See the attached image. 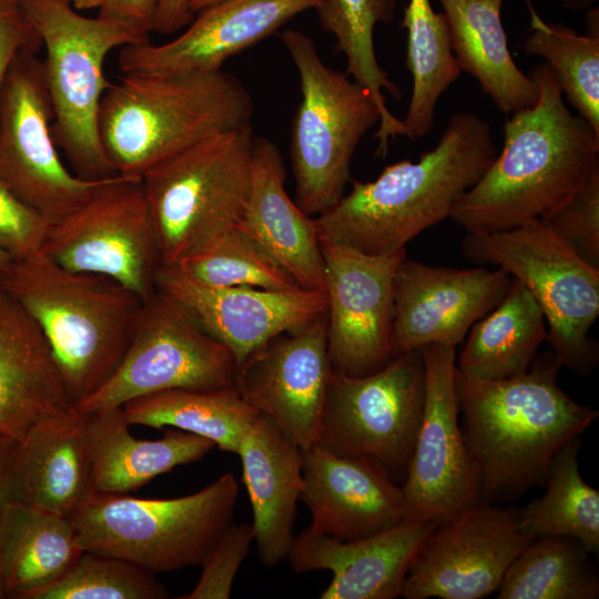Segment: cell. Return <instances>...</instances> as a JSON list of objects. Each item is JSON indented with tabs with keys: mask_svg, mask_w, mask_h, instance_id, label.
Segmentation results:
<instances>
[{
	"mask_svg": "<svg viewBox=\"0 0 599 599\" xmlns=\"http://www.w3.org/2000/svg\"><path fill=\"white\" fill-rule=\"evenodd\" d=\"M531 30L522 44L527 55L542 58L554 71L562 94L599 132V10L587 11L586 32L545 22L527 1Z\"/></svg>",
	"mask_w": 599,
	"mask_h": 599,
	"instance_id": "cell-37",
	"label": "cell"
},
{
	"mask_svg": "<svg viewBox=\"0 0 599 599\" xmlns=\"http://www.w3.org/2000/svg\"><path fill=\"white\" fill-rule=\"evenodd\" d=\"M88 419L72 407L34 424L17 441L11 500L74 516L93 494Z\"/></svg>",
	"mask_w": 599,
	"mask_h": 599,
	"instance_id": "cell-25",
	"label": "cell"
},
{
	"mask_svg": "<svg viewBox=\"0 0 599 599\" xmlns=\"http://www.w3.org/2000/svg\"><path fill=\"white\" fill-rule=\"evenodd\" d=\"M236 361L183 304L156 292L143 305L129 347L110 378L73 406L93 414L167 389L234 386Z\"/></svg>",
	"mask_w": 599,
	"mask_h": 599,
	"instance_id": "cell-12",
	"label": "cell"
},
{
	"mask_svg": "<svg viewBox=\"0 0 599 599\" xmlns=\"http://www.w3.org/2000/svg\"><path fill=\"white\" fill-rule=\"evenodd\" d=\"M75 10L100 9L106 0H60Z\"/></svg>",
	"mask_w": 599,
	"mask_h": 599,
	"instance_id": "cell-48",
	"label": "cell"
},
{
	"mask_svg": "<svg viewBox=\"0 0 599 599\" xmlns=\"http://www.w3.org/2000/svg\"><path fill=\"white\" fill-rule=\"evenodd\" d=\"M156 290L183 304L234 355L238 366L251 353L284 332L324 316L325 291H267L207 284L176 265H160Z\"/></svg>",
	"mask_w": 599,
	"mask_h": 599,
	"instance_id": "cell-20",
	"label": "cell"
},
{
	"mask_svg": "<svg viewBox=\"0 0 599 599\" xmlns=\"http://www.w3.org/2000/svg\"><path fill=\"white\" fill-rule=\"evenodd\" d=\"M561 7L573 12L588 11L598 0H556Z\"/></svg>",
	"mask_w": 599,
	"mask_h": 599,
	"instance_id": "cell-47",
	"label": "cell"
},
{
	"mask_svg": "<svg viewBox=\"0 0 599 599\" xmlns=\"http://www.w3.org/2000/svg\"><path fill=\"white\" fill-rule=\"evenodd\" d=\"M0 285L41 327L73 406L116 369L143 305L120 283L68 270L42 252L12 260Z\"/></svg>",
	"mask_w": 599,
	"mask_h": 599,
	"instance_id": "cell-5",
	"label": "cell"
},
{
	"mask_svg": "<svg viewBox=\"0 0 599 599\" xmlns=\"http://www.w3.org/2000/svg\"><path fill=\"white\" fill-rule=\"evenodd\" d=\"M538 100L508 115L504 144L449 219L467 233H491L542 220L569 200L599 165V132L572 114L554 71L528 73Z\"/></svg>",
	"mask_w": 599,
	"mask_h": 599,
	"instance_id": "cell-1",
	"label": "cell"
},
{
	"mask_svg": "<svg viewBox=\"0 0 599 599\" xmlns=\"http://www.w3.org/2000/svg\"><path fill=\"white\" fill-rule=\"evenodd\" d=\"M281 39L302 92L290 141L295 202L309 216L319 215L344 195L354 153L379 122V111L367 89L323 62L306 34L285 30Z\"/></svg>",
	"mask_w": 599,
	"mask_h": 599,
	"instance_id": "cell-9",
	"label": "cell"
},
{
	"mask_svg": "<svg viewBox=\"0 0 599 599\" xmlns=\"http://www.w3.org/2000/svg\"><path fill=\"white\" fill-rule=\"evenodd\" d=\"M589 555L575 538H535L507 569L497 598L596 599L599 578Z\"/></svg>",
	"mask_w": 599,
	"mask_h": 599,
	"instance_id": "cell-36",
	"label": "cell"
},
{
	"mask_svg": "<svg viewBox=\"0 0 599 599\" xmlns=\"http://www.w3.org/2000/svg\"><path fill=\"white\" fill-rule=\"evenodd\" d=\"M93 493L128 494L154 477L202 459L215 444L202 436L167 428L156 440L130 433L122 407L88 414Z\"/></svg>",
	"mask_w": 599,
	"mask_h": 599,
	"instance_id": "cell-28",
	"label": "cell"
},
{
	"mask_svg": "<svg viewBox=\"0 0 599 599\" xmlns=\"http://www.w3.org/2000/svg\"><path fill=\"white\" fill-rule=\"evenodd\" d=\"M332 366L326 314L276 335L237 367L234 387L300 450L317 444Z\"/></svg>",
	"mask_w": 599,
	"mask_h": 599,
	"instance_id": "cell-18",
	"label": "cell"
},
{
	"mask_svg": "<svg viewBox=\"0 0 599 599\" xmlns=\"http://www.w3.org/2000/svg\"><path fill=\"white\" fill-rule=\"evenodd\" d=\"M424 395L420 348L394 356L384 367L364 376L332 369L317 444L335 455L373 459L395 481L405 480Z\"/></svg>",
	"mask_w": 599,
	"mask_h": 599,
	"instance_id": "cell-11",
	"label": "cell"
},
{
	"mask_svg": "<svg viewBox=\"0 0 599 599\" xmlns=\"http://www.w3.org/2000/svg\"><path fill=\"white\" fill-rule=\"evenodd\" d=\"M252 511L260 560L275 567L294 539L296 505L303 488L301 450L267 416L260 414L237 450Z\"/></svg>",
	"mask_w": 599,
	"mask_h": 599,
	"instance_id": "cell-27",
	"label": "cell"
},
{
	"mask_svg": "<svg viewBox=\"0 0 599 599\" xmlns=\"http://www.w3.org/2000/svg\"><path fill=\"white\" fill-rule=\"evenodd\" d=\"M82 551L72 518L10 500L0 519L2 599H39Z\"/></svg>",
	"mask_w": 599,
	"mask_h": 599,
	"instance_id": "cell-30",
	"label": "cell"
},
{
	"mask_svg": "<svg viewBox=\"0 0 599 599\" xmlns=\"http://www.w3.org/2000/svg\"><path fill=\"white\" fill-rule=\"evenodd\" d=\"M176 266L200 281L217 286H248L281 292L302 288L258 242L236 225Z\"/></svg>",
	"mask_w": 599,
	"mask_h": 599,
	"instance_id": "cell-38",
	"label": "cell"
},
{
	"mask_svg": "<svg viewBox=\"0 0 599 599\" xmlns=\"http://www.w3.org/2000/svg\"><path fill=\"white\" fill-rule=\"evenodd\" d=\"M496 155L490 123L455 113L437 145L417 162H396L373 181H352V190L315 217L318 236L370 255L406 248L450 216Z\"/></svg>",
	"mask_w": 599,
	"mask_h": 599,
	"instance_id": "cell-3",
	"label": "cell"
},
{
	"mask_svg": "<svg viewBox=\"0 0 599 599\" xmlns=\"http://www.w3.org/2000/svg\"><path fill=\"white\" fill-rule=\"evenodd\" d=\"M436 524L404 520L382 532L352 541L317 534L309 527L294 536L287 558L296 572L329 570L321 599H394Z\"/></svg>",
	"mask_w": 599,
	"mask_h": 599,
	"instance_id": "cell-23",
	"label": "cell"
},
{
	"mask_svg": "<svg viewBox=\"0 0 599 599\" xmlns=\"http://www.w3.org/2000/svg\"><path fill=\"white\" fill-rule=\"evenodd\" d=\"M122 408L130 426H171L207 438L232 454H237L244 434L260 415L234 386L167 389L132 399Z\"/></svg>",
	"mask_w": 599,
	"mask_h": 599,
	"instance_id": "cell-33",
	"label": "cell"
},
{
	"mask_svg": "<svg viewBox=\"0 0 599 599\" xmlns=\"http://www.w3.org/2000/svg\"><path fill=\"white\" fill-rule=\"evenodd\" d=\"M463 252L476 263L496 265L521 283L540 306L554 354L581 375L598 364L589 331L599 316V268L585 262L542 221L491 233H467Z\"/></svg>",
	"mask_w": 599,
	"mask_h": 599,
	"instance_id": "cell-10",
	"label": "cell"
},
{
	"mask_svg": "<svg viewBox=\"0 0 599 599\" xmlns=\"http://www.w3.org/2000/svg\"><path fill=\"white\" fill-rule=\"evenodd\" d=\"M254 540L252 524H231L202 562V573L193 590L177 599H229L237 570Z\"/></svg>",
	"mask_w": 599,
	"mask_h": 599,
	"instance_id": "cell-41",
	"label": "cell"
},
{
	"mask_svg": "<svg viewBox=\"0 0 599 599\" xmlns=\"http://www.w3.org/2000/svg\"><path fill=\"white\" fill-rule=\"evenodd\" d=\"M453 53L498 110L510 115L531 108L538 87L515 63L500 11L504 0H438Z\"/></svg>",
	"mask_w": 599,
	"mask_h": 599,
	"instance_id": "cell-29",
	"label": "cell"
},
{
	"mask_svg": "<svg viewBox=\"0 0 599 599\" xmlns=\"http://www.w3.org/2000/svg\"><path fill=\"white\" fill-rule=\"evenodd\" d=\"M300 499L309 528L343 541L362 539L404 521L403 489L379 463L335 455L321 445L301 450Z\"/></svg>",
	"mask_w": 599,
	"mask_h": 599,
	"instance_id": "cell-22",
	"label": "cell"
},
{
	"mask_svg": "<svg viewBox=\"0 0 599 599\" xmlns=\"http://www.w3.org/2000/svg\"><path fill=\"white\" fill-rule=\"evenodd\" d=\"M155 573L131 561L82 551L73 566L39 599H164Z\"/></svg>",
	"mask_w": 599,
	"mask_h": 599,
	"instance_id": "cell-39",
	"label": "cell"
},
{
	"mask_svg": "<svg viewBox=\"0 0 599 599\" xmlns=\"http://www.w3.org/2000/svg\"><path fill=\"white\" fill-rule=\"evenodd\" d=\"M18 3L44 48L42 69L57 146L82 179L116 175L99 132L102 98L111 85L104 62L114 49L146 41L116 23L84 17L60 0Z\"/></svg>",
	"mask_w": 599,
	"mask_h": 599,
	"instance_id": "cell-6",
	"label": "cell"
},
{
	"mask_svg": "<svg viewBox=\"0 0 599 599\" xmlns=\"http://www.w3.org/2000/svg\"><path fill=\"white\" fill-rule=\"evenodd\" d=\"M396 0H322L315 9L326 32L336 40V49L347 59L346 74L367 89L378 111V141L376 156L385 158L390 140L406 135L403 120L386 105L384 91L400 100V88L379 65L374 48V29L378 22L388 23L394 18Z\"/></svg>",
	"mask_w": 599,
	"mask_h": 599,
	"instance_id": "cell-32",
	"label": "cell"
},
{
	"mask_svg": "<svg viewBox=\"0 0 599 599\" xmlns=\"http://www.w3.org/2000/svg\"><path fill=\"white\" fill-rule=\"evenodd\" d=\"M253 139L251 126L214 134L141 176L161 265H177L237 223L252 189Z\"/></svg>",
	"mask_w": 599,
	"mask_h": 599,
	"instance_id": "cell-8",
	"label": "cell"
},
{
	"mask_svg": "<svg viewBox=\"0 0 599 599\" xmlns=\"http://www.w3.org/2000/svg\"><path fill=\"white\" fill-rule=\"evenodd\" d=\"M560 367L554 353L499 380L471 378L456 367L459 423L481 500L514 499L545 485L557 453L598 418L597 409L560 388Z\"/></svg>",
	"mask_w": 599,
	"mask_h": 599,
	"instance_id": "cell-2",
	"label": "cell"
},
{
	"mask_svg": "<svg viewBox=\"0 0 599 599\" xmlns=\"http://www.w3.org/2000/svg\"><path fill=\"white\" fill-rule=\"evenodd\" d=\"M425 369L422 418L404 486V520L441 525L481 501L479 480L459 423L456 348L420 347Z\"/></svg>",
	"mask_w": 599,
	"mask_h": 599,
	"instance_id": "cell-15",
	"label": "cell"
},
{
	"mask_svg": "<svg viewBox=\"0 0 599 599\" xmlns=\"http://www.w3.org/2000/svg\"><path fill=\"white\" fill-rule=\"evenodd\" d=\"M159 4L160 0H106L98 17L124 27L143 41H150Z\"/></svg>",
	"mask_w": 599,
	"mask_h": 599,
	"instance_id": "cell-44",
	"label": "cell"
},
{
	"mask_svg": "<svg viewBox=\"0 0 599 599\" xmlns=\"http://www.w3.org/2000/svg\"><path fill=\"white\" fill-rule=\"evenodd\" d=\"M535 538L518 524L517 510L481 500L438 525L412 565L406 599H480L497 591L517 556Z\"/></svg>",
	"mask_w": 599,
	"mask_h": 599,
	"instance_id": "cell-17",
	"label": "cell"
},
{
	"mask_svg": "<svg viewBox=\"0 0 599 599\" xmlns=\"http://www.w3.org/2000/svg\"><path fill=\"white\" fill-rule=\"evenodd\" d=\"M238 483L225 473L203 489L169 499L93 493L72 517L83 551L154 573L202 565L233 522Z\"/></svg>",
	"mask_w": 599,
	"mask_h": 599,
	"instance_id": "cell-7",
	"label": "cell"
},
{
	"mask_svg": "<svg viewBox=\"0 0 599 599\" xmlns=\"http://www.w3.org/2000/svg\"><path fill=\"white\" fill-rule=\"evenodd\" d=\"M400 28L407 32L406 68L413 78L403 120L405 136L418 140L433 130L437 102L461 70L451 50L445 16L435 12L429 0H409Z\"/></svg>",
	"mask_w": 599,
	"mask_h": 599,
	"instance_id": "cell-34",
	"label": "cell"
},
{
	"mask_svg": "<svg viewBox=\"0 0 599 599\" xmlns=\"http://www.w3.org/2000/svg\"><path fill=\"white\" fill-rule=\"evenodd\" d=\"M254 103L225 71L122 73L105 91L99 132L116 174L141 177L217 133L251 126Z\"/></svg>",
	"mask_w": 599,
	"mask_h": 599,
	"instance_id": "cell-4",
	"label": "cell"
},
{
	"mask_svg": "<svg viewBox=\"0 0 599 599\" xmlns=\"http://www.w3.org/2000/svg\"><path fill=\"white\" fill-rule=\"evenodd\" d=\"M41 252L59 265L106 276L143 301L156 292L160 246L141 177L113 175L51 224Z\"/></svg>",
	"mask_w": 599,
	"mask_h": 599,
	"instance_id": "cell-13",
	"label": "cell"
},
{
	"mask_svg": "<svg viewBox=\"0 0 599 599\" xmlns=\"http://www.w3.org/2000/svg\"><path fill=\"white\" fill-rule=\"evenodd\" d=\"M327 297V351L334 372L357 377L394 356L392 323L395 273L406 248L370 255L318 236Z\"/></svg>",
	"mask_w": 599,
	"mask_h": 599,
	"instance_id": "cell-16",
	"label": "cell"
},
{
	"mask_svg": "<svg viewBox=\"0 0 599 599\" xmlns=\"http://www.w3.org/2000/svg\"><path fill=\"white\" fill-rule=\"evenodd\" d=\"M50 224L0 179V251L13 260L41 252Z\"/></svg>",
	"mask_w": 599,
	"mask_h": 599,
	"instance_id": "cell-42",
	"label": "cell"
},
{
	"mask_svg": "<svg viewBox=\"0 0 599 599\" xmlns=\"http://www.w3.org/2000/svg\"><path fill=\"white\" fill-rule=\"evenodd\" d=\"M540 221L599 268V165L569 200Z\"/></svg>",
	"mask_w": 599,
	"mask_h": 599,
	"instance_id": "cell-40",
	"label": "cell"
},
{
	"mask_svg": "<svg viewBox=\"0 0 599 599\" xmlns=\"http://www.w3.org/2000/svg\"><path fill=\"white\" fill-rule=\"evenodd\" d=\"M284 184L280 150L271 140L254 135L252 189L235 225L258 242L302 288L325 291L315 219L290 199Z\"/></svg>",
	"mask_w": 599,
	"mask_h": 599,
	"instance_id": "cell-26",
	"label": "cell"
},
{
	"mask_svg": "<svg viewBox=\"0 0 599 599\" xmlns=\"http://www.w3.org/2000/svg\"><path fill=\"white\" fill-rule=\"evenodd\" d=\"M72 407L41 327L0 285V434L18 441Z\"/></svg>",
	"mask_w": 599,
	"mask_h": 599,
	"instance_id": "cell-24",
	"label": "cell"
},
{
	"mask_svg": "<svg viewBox=\"0 0 599 599\" xmlns=\"http://www.w3.org/2000/svg\"><path fill=\"white\" fill-rule=\"evenodd\" d=\"M221 0H190V11L193 16L202 9L212 6Z\"/></svg>",
	"mask_w": 599,
	"mask_h": 599,
	"instance_id": "cell-49",
	"label": "cell"
},
{
	"mask_svg": "<svg viewBox=\"0 0 599 599\" xmlns=\"http://www.w3.org/2000/svg\"><path fill=\"white\" fill-rule=\"evenodd\" d=\"M322 0H221L199 11L171 41L120 49L121 73L215 71L232 55L275 33Z\"/></svg>",
	"mask_w": 599,
	"mask_h": 599,
	"instance_id": "cell-21",
	"label": "cell"
},
{
	"mask_svg": "<svg viewBox=\"0 0 599 599\" xmlns=\"http://www.w3.org/2000/svg\"><path fill=\"white\" fill-rule=\"evenodd\" d=\"M40 47L41 41L19 3L0 1V93L18 53Z\"/></svg>",
	"mask_w": 599,
	"mask_h": 599,
	"instance_id": "cell-43",
	"label": "cell"
},
{
	"mask_svg": "<svg viewBox=\"0 0 599 599\" xmlns=\"http://www.w3.org/2000/svg\"><path fill=\"white\" fill-rule=\"evenodd\" d=\"M190 0H160L154 30L161 34H172L189 24L193 14Z\"/></svg>",
	"mask_w": 599,
	"mask_h": 599,
	"instance_id": "cell-45",
	"label": "cell"
},
{
	"mask_svg": "<svg viewBox=\"0 0 599 599\" xmlns=\"http://www.w3.org/2000/svg\"><path fill=\"white\" fill-rule=\"evenodd\" d=\"M0 1L18 2L19 0H0Z\"/></svg>",
	"mask_w": 599,
	"mask_h": 599,
	"instance_id": "cell-51",
	"label": "cell"
},
{
	"mask_svg": "<svg viewBox=\"0 0 599 599\" xmlns=\"http://www.w3.org/2000/svg\"><path fill=\"white\" fill-rule=\"evenodd\" d=\"M545 315L528 290L511 277L501 302L469 329L456 363L466 376L499 380L524 374L547 341Z\"/></svg>",
	"mask_w": 599,
	"mask_h": 599,
	"instance_id": "cell-31",
	"label": "cell"
},
{
	"mask_svg": "<svg viewBox=\"0 0 599 599\" xmlns=\"http://www.w3.org/2000/svg\"><path fill=\"white\" fill-rule=\"evenodd\" d=\"M17 441L0 434V519L7 504L12 499V463ZM0 599L2 592L0 589Z\"/></svg>",
	"mask_w": 599,
	"mask_h": 599,
	"instance_id": "cell-46",
	"label": "cell"
},
{
	"mask_svg": "<svg viewBox=\"0 0 599 599\" xmlns=\"http://www.w3.org/2000/svg\"><path fill=\"white\" fill-rule=\"evenodd\" d=\"M37 51L18 53L0 93V179L51 225L82 205L108 177L82 179L61 160Z\"/></svg>",
	"mask_w": 599,
	"mask_h": 599,
	"instance_id": "cell-14",
	"label": "cell"
},
{
	"mask_svg": "<svg viewBox=\"0 0 599 599\" xmlns=\"http://www.w3.org/2000/svg\"><path fill=\"white\" fill-rule=\"evenodd\" d=\"M12 260H13V258H12L9 254H7V253L0 251V275H1V274L3 273V271L8 267V265L10 264V262H11Z\"/></svg>",
	"mask_w": 599,
	"mask_h": 599,
	"instance_id": "cell-50",
	"label": "cell"
},
{
	"mask_svg": "<svg viewBox=\"0 0 599 599\" xmlns=\"http://www.w3.org/2000/svg\"><path fill=\"white\" fill-rule=\"evenodd\" d=\"M511 276L500 268L430 266L407 256L393 284V356L428 344L457 345L505 297Z\"/></svg>",
	"mask_w": 599,
	"mask_h": 599,
	"instance_id": "cell-19",
	"label": "cell"
},
{
	"mask_svg": "<svg viewBox=\"0 0 599 599\" xmlns=\"http://www.w3.org/2000/svg\"><path fill=\"white\" fill-rule=\"evenodd\" d=\"M580 439L567 443L555 456L546 477V493L517 510L520 528L531 536L575 538L589 554L599 551V490L581 477Z\"/></svg>",
	"mask_w": 599,
	"mask_h": 599,
	"instance_id": "cell-35",
	"label": "cell"
}]
</instances>
